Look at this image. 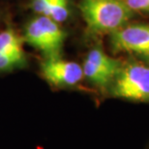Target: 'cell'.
I'll return each instance as SVG.
<instances>
[{
  "label": "cell",
  "instance_id": "cell-1",
  "mask_svg": "<svg viewBox=\"0 0 149 149\" xmlns=\"http://www.w3.org/2000/svg\"><path fill=\"white\" fill-rule=\"evenodd\" d=\"M80 10L91 35L112 34L134 17L124 0H80Z\"/></svg>",
  "mask_w": 149,
  "mask_h": 149
},
{
  "label": "cell",
  "instance_id": "cell-2",
  "mask_svg": "<svg viewBox=\"0 0 149 149\" xmlns=\"http://www.w3.org/2000/svg\"><path fill=\"white\" fill-rule=\"evenodd\" d=\"M107 93L129 102L149 103V65L138 62L122 64Z\"/></svg>",
  "mask_w": 149,
  "mask_h": 149
},
{
  "label": "cell",
  "instance_id": "cell-3",
  "mask_svg": "<svg viewBox=\"0 0 149 149\" xmlns=\"http://www.w3.org/2000/svg\"><path fill=\"white\" fill-rule=\"evenodd\" d=\"M65 40L66 33L59 23L45 15L34 17L24 28L23 40L47 58L58 57Z\"/></svg>",
  "mask_w": 149,
  "mask_h": 149
},
{
  "label": "cell",
  "instance_id": "cell-4",
  "mask_svg": "<svg viewBox=\"0 0 149 149\" xmlns=\"http://www.w3.org/2000/svg\"><path fill=\"white\" fill-rule=\"evenodd\" d=\"M122 64L119 60L107 55L103 49L95 47L88 52L81 66L84 78L101 93H107Z\"/></svg>",
  "mask_w": 149,
  "mask_h": 149
},
{
  "label": "cell",
  "instance_id": "cell-5",
  "mask_svg": "<svg viewBox=\"0 0 149 149\" xmlns=\"http://www.w3.org/2000/svg\"><path fill=\"white\" fill-rule=\"evenodd\" d=\"M41 73L49 85L59 88H76L84 78L81 65L59 56L47 58L41 65Z\"/></svg>",
  "mask_w": 149,
  "mask_h": 149
},
{
  "label": "cell",
  "instance_id": "cell-6",
  "mask_svg": "<svg viewBox=\"0 0 149 149\" xmlns=\"http://www.w3.org/2000/svg\"><path fill=\"white\" fill-rule=\"evenodd\" d=\"M113 52L134 53L143 56L149 53V24H126L109 34Z\"/></svg>",
  "mask_w": 149,
  "mask_h": 149
},
{
  "label": "cell",
  "instance_id": "cell-7",
  "mask_svg": "<svg viewBox=\"0 0 149 149\" xmlns=\"http://www.w3.org/2000/svg\"><path fill=\"white\" fill-rule=\"evenodd\" d=\"M23 39H20L14 31L5 30L0 33V53L7 54L25 61L23 47Z\"/></svg>",
  "mask_w": 149,
  "mask_h": 149
},
{
  "label": "cell",
  "instance_id": "cell-8",
  "mask_svg": "<svg viewBox=\"0 0 149 149\" xmlns=\"http://www.w3.org/2000/svg\"><path fill=\"white\" fill-rule=\"evenodd\" d=\"M69 15V0H55L47 17L60 24L67 19Z\"/></svg>",
  "mask_w": 149,
  "mask_h": 149
},
{
  "label": "cell",
  "instance_id": "cell-9",
  "mask_svg": "<svg viewBox=\"0 0 149 149\" xmlns=\"http://www.w3.org/2000/svg\"><path fill=\"white\" fill-rule=\"evenodd\" d=\"M23 61L7 54L0 53V71H9L23 65Z\"/></svg>",
  "mask_w": 149,
  "mask_h": 149
},
{
  "label": "cell",
  "instance_id": "cell-10",
  "mask_svg": "<svg viewBox=\"0 0 149 149\" xmlns=\"http://www.w3.org/2000/svg\"><path fill=\"white\" fill-rule=\"evenodd\" d=\"M54 2L55 0H32L31 9L38 15L47 17L53 4H54Z\"/></svg>",
  "mask_w": 149,
  "mask_h": 149
},
{
  "label": "cell",
  "instance_id": "cell-11",
  "mask_svg": "<svg viewBox=\"0 0 149 149\" xmlns=\"http://www.w3.org/2000/svg\"><path fill=\"white\" fill-rule=\"evenodd\" d=\"M124 1L133 12L149 14V0H124Z\"/></svg>",
  "mask_w": 149,
  "mask_h": 149
},
{
  "label": "cell",
  "instance_id": "cell-12",
  "mask_svg": "<svg viewBox=\"0 0 149 149\" xmlns=\"http://www.w3.org/2000/svg\"><path fill=\"white\" fill-rule=\"evenodd\" d=\"M141 58L142 59H143L144 60V61H146L147 63H146V64L147 65H149V53L148 54H146V55H143V56H141Z\"/></svg>",
  "mask_w": 149,
  "mask_h": 149
},
{
  "label": "cell",
  "instance_id": "cell-13",
  "mask_svg": "<svg viewBox=\"0 0 149 149\" xmlns=\"http://www.w3.org/2000/svg\"><path fill=\"white\" fill-rule=\"evenodd\" d=\"M146 149H149V143L147 144V146H146Z\"/></svg>",
  "mask_w": 149,
  "mask_h": 149
}]
</instances>
